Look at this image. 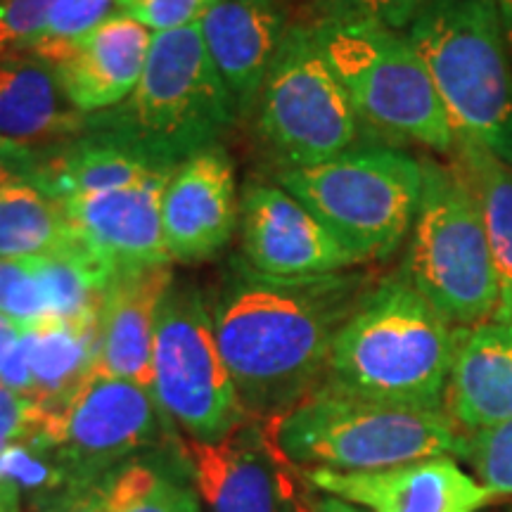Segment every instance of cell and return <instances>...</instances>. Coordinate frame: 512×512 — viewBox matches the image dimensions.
I'll list each match as a JSON object with an SVG mask.
<instances>
[{
    "instance_id": "33",
    "label": "cell",
    "mask_w": 512,
    "mask_h": 512,
    "mask_svg": "<svg viewBox=\"0 0 512 512\" xmlns=\"http://www.w3.org/2000/svg\"><path fill=\"white\" fill-rule=\"evenodd\" d=\"M211 3L214 0H117V12L152 34H162L200 22Z\"/></svg>"
},
{
    "instance_id": "14",
    "label": "cell",
    "mask_w": 512,
    "mask_h": 512,
    "mask_svg": "<svg viewBox=\"0 0 512 512\" xmlns=\"http://www.w3.org/2000/svg\"><path fill=\"white\" fill-rule=\"evenodd\" d=\"M152 31L114 12L79 38L48 48H31L53 69L64 100L79 114L112 110L136 91L152 46Z\"/></svg>"
},
{
    "instance_id": "13",
    "label": "cell",
    "mask_w": 512,
    "mask_h": 512,
    "mask_svg": "<svg viewBox=\"0 0 512 512\" xmlns=\"http://www.w3.org/2000/svg\"><path fill=\"white\" fill-rule=\"evenodd\" d=\"M240 226L247 264L273 278H316L361 264L280 185H247L240 202Z\"/></svg>"
},
{
    "instance_id": "34",
    "label": "cell",
    "mask_w": 512,
    "mask_h": 512,
    "mask_svg": "<svg viewBox=\"0 0 512 512\" xmlns=\"http://www.w3.org/2000/svg\"><path fill=\"white\" fill-rule=\"evenodd\" d=\"M107 479L110 475L98 479H69L34 512H110Z\"/></svg>"
},
{
    "instance_id": "31",
    "label": "cell",
    "mask_w": 512,
    "mask_h": 512,
    "mask_svg": "<svg viewBox=\"0 0 512 512\" xmlns=\"http://www.w3.org/2000/svg\"><path fill=\"white\" fill-rule=\"evenodd\" d=\"M430 0H320L323 19H347V22H373L387 29H408L415 15Z\"/></svg>"
},
{
    "instance_id": "16",
    "label": "cell",
    "mask_w": 512,
    "mask_h": 512,
    "mask_svg": "<svg viewBox=\"0 0 512 512\" xmlns=\"http://www.w3.org/2000/svg\"><path fill=\"white\" fill-rule=\"evenodd\" d=\"M169 176L60 202L79 245L112 275L171 264L162 230Z\"/></svg>"
},
{
    "instance_id": "17",
    "label": "cell",
    "mask_w": 512,
    "mask_h": 512,
    "mask_svg": "<svg viewBox=\"0 0 512 512\" xmlns=\"http://www.w3.org/2000/svg\"><path fill=\"white\" fill-rule=\"evenodd\" d=\"M240 221L233 162L219 145L178 166L162 192V230L171 261H202L228 245Z\"/></svg>"
},
{
    "instance_id": "9",
    "label": "cell",
    "mask_w": 512,
    "mask_h": 512,
    "mask_svg": "<svg viewBox=\"0 0 512 512\" xmlns=\"http://www.w3.org/2000/svg\"><path fill=\"white\" fill-rule=\"evenodd\" d=\"M152 394L188 439L221 441L252 420L221 354L211 306L190 285H171L159 309Z\"/></svg>"
},
{
    "instance_id": "32",
    "label": "cell",
    "mask_w": 512,
    "mask_h": 512,
    "mask_svg": "<svg viewBox=\"0 0 512 512\" xmlns=\"http://www.w3.org/2000/svg\"><path fill=\"white\" fill-rule=\"evenodd\" d=\"M50 406L15 392L0 382V451L12 444L36 441L46 427Z\"/></svg>"
},
{
    "instance_id": "39",
    "label": "cell",
    "mask_w": 512,
    "mask_h": 512,
    "mask_svg": "<svg viewBox=\"0 0 512 512\" xmlns=\"http://www.w3.org/2000/svg\"><path fill=\"white\" fill-rule=\"evenodd\" d=\"M195 512H202V508H197V510H195Z\"/></svg>"
},
{
    "instance_id": "38",
    "label": "cell",
    "mask_w": 512,
    "mask_h": 512,
    "mask_svg": "<svg viewBox=\"0 0 512 512\" xmlns=\"http://www.w3.org/2000/svg\"><path fill=\"white\" fill-rule=\"evenodd\" d=\"M498 8H501L505 41H508V50H510V57H512V0H498Z\"/></svg>"
},
{
    "instance_id": "26",
    "label": "cell",
    "mask_w": 512,
    "mask_h": 512,
    "mask_svg": "<svg viewBox=\"0 0 512 512\" xmlns=\"http://www.w3.org/2000/svg\"><path fill=\"white\" fill-rule=\"evenodd\" d=\"M110 512H195L200 508L190 486L162 470L150 456L128 460L107 479Z\"/></svg>"
},
{
    "instance_id": "10",
    "label": "cell",
    "mask_w": 512,
    "mask_h": 512,
    "mask_svg": "<svg viewBox=\"0 0 512 512\" xmlns=\"http://www.w3.org/2000/svg\"><path fill=\"white\" fill-rule=\"evenodd\" d=\"M259 131L292 166H313L351 150L361 119L330 69L313 27H287L264 79Z\"/></svg>"
},
{
    "instance_id": "27",
    "label": "cell",
    "mask_w": 512,
    "mask_h": 512,
    "mask_svg": "<svg viewBox=\"0 0 512 512\" xmlns=\"http://www.w3.org/2000/svg\"><path fill=\"white\" fill-rule=\"evenodd\" d=\"M0 316L19 328L53 320L41 259H0Z\"/></svg>"
},
{
    "instance_id": "29",
    "label": "cell",
    "mask_w": 512,
    "mask_h": 512,
    "mask_svg": "<svg viewBox=\"0 0 512 512\" xmlns=\"http://www.w3.org/2000/svg\"><path fill=\"white\" fill-rule=\"evenodd\" d=\"M117 10V0H57L55 8L43 27L41 36L31 43V48H48L57 43H67L112 17ZM29 48V50H31Z\"/></svg>"
},
{
    "instance_id": "35",
    "label": "cell",
    "mask_w": 512,
    "mask_h": 512,
    "mask_svg": "<svg viewBox=\"0 0 512 512\" xmlns=\"http://www.w3.org/2000/svg\"><path fill=\"white\" fill-rule=\"evenodd\" d=\"M38 155L31 145L15 143V140L0 138V190L12 181H22V178H34Z\"/></svg>"
},
{
    "instance_id": "18",
    "label": "cell",
    "mask_w": 512,
    "mask_h": 512,
    "mask_svg": "<svg viewBox=\"0 0 512 512\" xmlns=\"http://www.w3.org/2000/svg\"><path fill=\"white\" fill-rule=\"evenodd\" d=\"M171 285V264L119 273L110 280L98 302V354L93 370L152 389L157 318Z\"/></svg>"
},
{
    "instance_id": "5",
    "label": "cell",
    "mask_w": 512,
    "mask_h": 512,
    "mask_svg": "<svg viewBox=\"0 0 512 512\" xmlns=\"http://www.w3.org/2000/svg\"><path fill=\"white\" fill-rule=\"evenodd\" d=\"M406 36L430 69L456 140L512 166V57L498 0H430Z\"/></svg>"
},
{
    "instance_id": "30",
    "label": "cell",
    "mask_w": 512,
    "mask_h": 512,
    "mask_svg": "<svg viewBox=\"0 0 512 512\" xmlns=\"http://www.w3.org/2000/svg\"><path fill=\"white\" fill-rule=\"evenodd\" d=\"M55 3L57 0H0V60L31 48Z\"/></svg>"
},
{
    "instance_id": "8",
    "label": "cell",
    "mask_w": 512,
    "mask_h": 512,
    "mask_svg": "<svg viewBox=\"0 0 512 512\" xmlns=\"http://www.w3.org/2000/svg\"><path fill=\"white\" fill-rule=\"evenodd\" d=\"M313 34L361 124L437 152L456 147L430 69L406 34L347 19H320Z\"/></svg>"
},
{
    "instance_id": "6",
    "label": "cell",
    "mask_w": 512,
    "mask_h": 512,
    "mask_svg": "<svg viewBox=\"0 0 512 512\" xmlns=\"http://www.w3.org/2000/svg\"><path fill=\"white\" fill-rule=\"evenodd\" d=\"M403 278L456 328L496 320L501 283L475 190L456 169L427 162Z\"/></svg>"
},
{
    "instance_id": "1",
    "label": "cell",
    "mask_w": 512,
    "mask_h": 512,
    "mask_svg": "<svg viewBox=\"0 0 512 512\" xmlns=\"http://www.w3.org/2000/svg\"><path fill=\"white\" fill-rule=\"evenodd\" d=\"M368 290L361 273L273 278L238 268L211 316L249 418L271 420L323 382L332 344Z\"/></svg>"
},
{
    "instance_id": "11",
    "label": "cell",
    "mask_w": 512,
    "mask_h": 512,
    "mask_svg": "<svg viewBox=\"0 0 512 512\" xmlns=\"http://www.w3.org/2000/svg\"><path fill=\"white\" fill-rule=\"evenodd\" d=\"M174 434L152 389L91 370L67 399L50 406L31 444L48 448L69 479H98L150 456Z\"/></svg>"
},
{
    "instance_id": "3",
    "label": "cell",
    "mask_w": 512,
    "mask_h": 512,
    "mask_svg": "<svg viewBox=\"0 0 512 512\" xmlns=\"http://www.w3.org/2000/svg\"><path fill=\"white\" fill-rule=\"evenodd\" d=\"M261 422L294 470L375 472L425 458H463L465 448L446 411L366 399L323 382Z\"/></svg>"
},
{
    "instance_id": "28",
    "label": "cell",
    "mask_w": 512,
    "mask_h": 512,
    "mask_svg": "<svg viewBox=\"0 0 512 512\" xmlns=\"http://www.w3.org/2000/svg\"><path fill=\"white\" fill-rule=\"evenodd\" d=\"M463 458L486 491L496 498L512 496V418L467 434Z\"/></svg>"
},
{
    "instance_id": "19",
    "label": "cell",
    "mask_w": 512,
    "mask_h": 512,
    "mask_svg": "<svg viewBox=\"0 0 512 512\" xmlns=\"http://www.w3.org/2000/svg\"><path fill=\"white\" fill-rule=\"evenodd\" d=\"M204 46L226 83L235 112L259 102L285 27L275 0H214L200 19Z\"/></svg>"
},
{
    "instance_id": "20",
    "label": "cell",
    "mask_w": 512,
    "mask_h": 512,
    "mask_svg": "<svg viewBox=\"0 0 512 512\" xmlns=\"http://www.w3.org/2000/svg\"><path fill=\"white\" fill-rule=\"evenodd\" d=\"M444 411L463 437L512 418V323L460 328Z\"/></svg>"
},
{
    "instance_id": "21",
    "label": "cell",
    "mask_w": 512,
    "mask_h": 512,
    "mask_svg": "<svg viewBox=\"0 0 512 512\" xmlns=\"http://www.w3.org/2000/svg\"><path fill=\"white\" fill-rule=\"evenodd\" d=\"M171 174L174 171L152 162L138 150L86 131L81 140L62 145L53 155H38L31 183L53 200L64 202L72 197L131 188L150 178Z\"/></svg>"
},
{
    "instance_id": "36",
    "label": "cell",
    "mask_w": 512,
    "mask_h": 512,
    "mask_svg": "<svg viewBox=\"0 0 512 512\" xmlns=\"http://www.w3.org/2000/svg\"><path fill=\"white\" fill-rule=\"evenodd\" d=\"M299 512H366L356 505H351L342 498L320 494V491H313L309 484H306V491L302 494V501H299Z\"/></svg>"
},
{
    "instance_id": "15",
    "label": "cell",
    "mask_w": 512,
    "mask_h": 512,
    "mask_svg": "<svg viewBox=\"0 0 512 512\" xmlns=\"http://www.w3.org/2000/svg\"><path fill=\"white\" fill-rule=\"evenodd\" d=\"M313 491L368 512H479L496 501L456 458L413 460L375 472L299 470Z\"/></svg>"
},
{
    "instance_id": "7",
    "label": "cell",
    "mask_w": 512,
    "mask_h": 512,
    "mask_svg": "<svg viewBox=\"0 0 512 512\" xmlns=\"http://www.w3.org/2000/svg\"><path fill=\"white\" fill-rule=\"evenodd\" d=\"M425 171L392 147H361L313 166L278 174L280 188L302 202L358 261L392 256L413 230Z\"/></svg>"
},
{
    "instance_id": "25",
    "label": "cell",
    "mask_w": 512,
    "mask_h": 512,
    "mask_svg": "<svg viewBox=\"0 0 512 512\" xmlns=\"http://www.w3.org/2000/svg\"><path fill=\"white\" fill-rule=\"evenodd\" d=\"M76 242L62 204L29 178L0 190V259H34Z\"/></svg>"
},
{
    "instance_id": "22",
    "label": "cell",
    "mask_w": 512,
    "mask_h": 512,
    "mask_svg": "<svg viewBox=\"0 0 512 512\" xmlns=\"http://www.w3.org/2000/svg\"><path fill=\"white\" fill-rule=\"evenodd\" d=\"M83 114L64 100L53 69L31 53L0 60V138L34 145L81 131Z\"/></svg>"
},
{
    "instance_id": "37",
    "label": "cell",
    "mask_w": 512,
    "mask_h": 512,
    "mask_svg": "<svg viewBox=\"0 0 512 512\" xmlns=\"http://www.w3.org/2000/svg\"><path fill=\"white\" fill-rule=\"evenodd\" d=\"M19 332H22L19 325H15L12 320H8L5 316H0V368H3V361L8 358L10 349L15 347Z\"/></svg>"
},
{
    "instance_id": "23",
    "label": "cell",
    "mask_w": 512,
    "mask_h": 512,
    "mask_svg": "<svg viewBox=\"0 0 512 512\" xmlns=\"http://www.w3.org/2000/svg\"><path fill=\"white\" fill-rule=\"evenodd\" d=\"M22 347L31 375V396L46 406H57L93 370L98 313L22 328Z\"/></svg>"
},
{
    "instance_id": "24",
    "label": "cell",
    "mask_w": 512,
    "mask_h": 512,
    "mask_svg": "<svg viewBox=\"0 0 512 512\" xmlns=\"http://www.w3.org/2000/svg\"><path fill=\"white\" fill-rule=\"evenodd\" d=\"M460 171L475 190L501 283L496 320L512 323V169L470 140H456Z\"/></svg>"
},
{
    "instance_id": "4",
    "label": "cell",
    "mask_w": 512,
    "mask_h": 512,
    "mask_svg": "<svg viewBox=\"0 0 512 512\" xmlns=\"http://www.w3.org/2000/svg\"><path fill=\"white\" fill-rule=\"evenodd\" d=\"M238 117L226 83L204 46L200 22L152 36L136 91L83 121L98 133L176 171L185 159L214 145Z\"/></svg>"
},
{
    "instance_id": "2",
    "label": "cell",
    "mask_w": 512,
    "mask_h": 512,
    "mask_svg": "<svg viewBox=\"0 0 512 512\" xmlns=\"http://www.w3.org/2000/svg\"><path fill=\"white\" fill-rule=\"evenodd\" d=\"M460 328L403 275L370 287L332 344L323 384L396 406L444 411Z\"/></svg>"
},
{
    "instance_id": "12",
    "label": "cell",
    "mask_w": 512,
    "mask_h": 512,
    "mask_svg": "<svg viewBox=\"0 0 512 512\" xmlns=\"http://www.w3.org/2000/svg\"><path fill=\"white\" fill-rule=\"evenodd\" d=\"M174 456L202 512H299L306 482L275 451L261 420L221 441L176 434Z\"/></svg>"
}]
</instances>
